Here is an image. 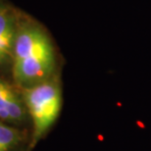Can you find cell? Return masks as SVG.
I'll list each match as a JSON object with an SVG mask.
<instances>
[{"instance_id":"7a4b0ae2","label":"cell","mask_w":151,"mask_h":151,"mask_svg":"<svg viewBox=\"0 0 151 151\" xmlns=\"http://www.w3.org/2000/svg\"><path fill=\"white\" fill-rule=\"evenodd\" d=\"M53 45L28 57L13 61V77L16 83L29 87L49 80L55 69Z\"/></svg>"},{"instance_id":"3957f363","label":"cell","mask_w":151,"mask_h":151,"mask_svg":"<svg viewBox=\"0 0 151 151\" xmlns=\"http://www.w3.org/2000/svg\"><path fill=\"white\" fill-rule=\"evenodd\" d=\"M52 45L47 34L34 24L22 26L17 29L13 49V61L28 57Z\"/></svg>"},{"instance_id":"6da1fadb","label":"cell","mask_w":151,"mask_h":151,"mask_svg":"<svg viewBox=\"0 0 151 151\" xmlns=\"http://www.w3.org/2000/svg\"><path fill=\"white\" fill-rule=\"evenodd\" d=\"M24 100L34 123L35 140L39 139L55 122L61 110V88L56 81L47 80L26 87Z\"/></svg>"},{"instance_id":"277c9868","label":"cell","mask_w":151,"mask_h":151,"mask_svg":"<svg viewBox=\"0 0 151 151\" xmlns=\"http://www.w3.org/2000/svg\"><path fill=\"white\" fill-rule=\"evenodd\" d=\"M17 29L14 13L8 7L0 6V65L13 59Z\"/></svg>"},{"instance_id":"8992f818","label":"cell","mask_w":151,"mask_h":151,"mask_svg":"<svg viewBox=\"0 0 151 151\" xmlns=\"http://www.w3.org/2000/svg\"><path fill=\"white\" fill-rule=\"evenodd\" d=\"M20 132L16 129L0 123V151H9L19 142Z\"/></svg>"},{"instance_id":"5b68a950","label":"cell","mask_w":151,"mask_h":151,"mask_svg":"<svg viewBox=\"0 0 151 151\" xmlns=\"http://www.w3.org/2000/svg\"><path fill=\"white\" fill-rule=\"evenodd\" d=\"M19 98L12 87L0 78V118L3 120L9 121L7 113L8 108Z\"/></svg>"}]
</instances>
